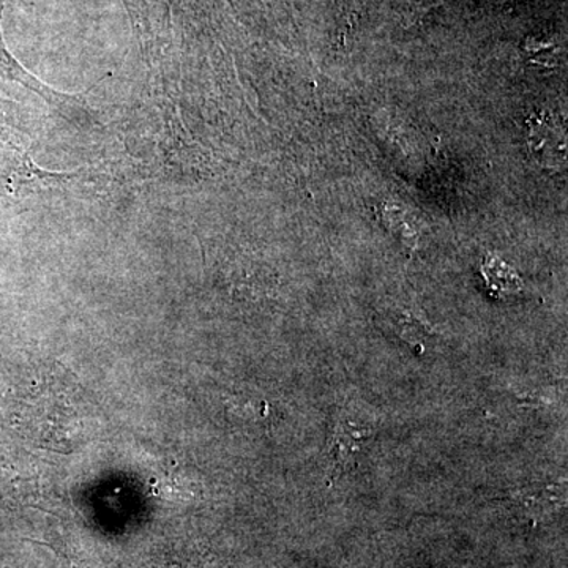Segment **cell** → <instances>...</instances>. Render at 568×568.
<instances>
[{
  "mask_svg": "<svg viewBox=\"0 0 568 568\" xmlns=\"http://www.w3.org/2000/svg\"><path fill=\"white\" fill-rule=\"evenodd\" d=\"M375 433L376 426L372 422L354 416L349 410H343L336 416L331 443H328L334 476L342 470L351 469L355 458L361 454L365 440H368Z\"/></svg>",
  "mask_w": 568,
  "mask_h": 568,
  "instance_id": "1",
  "label": "cell"
},
{
  "mask_svg": "<svg viewBox=\"0 0 568 568\" xmlns=\"http://www.w3.org/2000/svg\"><path fill=\"white\" fill-rule=\"evenodd\" d=\"M529 148L534 159L547 168H559L566 162V132L558 119L540 114L530 122Z\"/></svg>",
  "mask_w": 568,
  "mask_h": 568,
  "instance_id": "2",
  "label": "cell"
},
{
  "mask_svg": "<svg viewBox=\"0 0 568 568\" xmlns=\"http://www.w3.org/2000/svg\"><path fill=\"white\" fill-rule=\"evenodd\" d=\"M566 480L556 484L532 485L511 493L510 499L521 508L526 517L544 519L551 517L566 504Z\"/></svg>",
  "mask_w": 568,
  "mask_h": 568,
  "instance_id": "3",
  "label": "cell"
},
{
  "mask_svg": "<svg viewBox=\"0 0 568 568\" xmlns=\"http://www.w3.org/2000/svg\"><path fill=\"white\" fill-rule=\"evenodd\" d=\"M387 323L403 342H406L417 353H424L426 336L429 334V328L426 327L424 321L417 320L413 313L406 312V310L394 308L387 312Z\"/></svg>",
  "mask_w": 568,
  "mask_h": 568,
  "instance_id": "4",
  "label": "cell"
},
{
  "mask_svg": "<svg viewBox=\"0 0 568 568\" xmlns=\"http://www.w3.org/2000/svg\"><path fill=\"white\" fill-rule=\"evenodd\" d=\"M485 275H487V278L488 276H496V282L500 280L499 286H497L500 293H511L515 290V283L519 284L517 276H514V272L507 268L506 264L500 263V261H495V263L488 261V271L485 268Z\"/></svg>",
  "mask_w": 568,
  "mask_h": 568,
  "instance_id": "5",
  "label": "cell"
}]
</instances>
